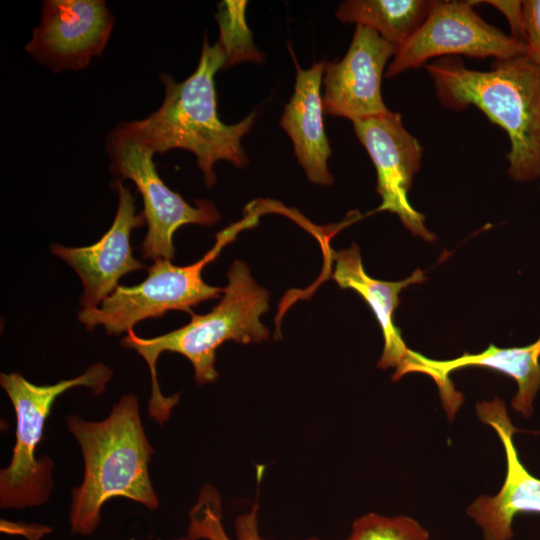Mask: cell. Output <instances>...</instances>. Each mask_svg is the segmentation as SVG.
Returning a JSON list of instances; mask_svg holds the SVG:
<instances>
[{"mask_svg": "<svg viewBox=\"0 0 540 540\" xmlns=\"http://www.w3.org/2000/svg\"><path fill=\"white\" fill-rule=\"evenodd\" d=\"M268 310V291L255 282L243 261L236 260L228 271L223 296L210 312L191 313V321L185 326L153 338H142L133 329L129 330L121 344L137 351L150 371L149 415L162 425L179 401V394L164 396L160 390L156 363L162 352L183 355L194 368L196 383H211L218 376L216 351L224 342L258 343L269 337L268 329L260 320Z\"/></svg>", "mask_w": 540, "mask_h": 540, "instance_id": "cell-4", "label": "cell"}, {"mask_svg": "<svg viewBox=\"0 0 540 540\" xmlns=\"http://www.w3.org/2000/svg\"><path fill=\"white\" fill-rule=\"evenodd\" d=\"M540 338L524 347L499 348L490 344L477 354L464 353L451 360H434L411 349L403 363L396 368L393 381L412 372L430 376L438 385L443 406L450 420L463 402L449 379V374L465 367H484L512 377L518 391L511 401L512 408L529 418L533 412V401L540 389Z\"/></svg>", "mask_w": 540, "mask_h": 540, "instance_id": "cell-14", "label": "cell"}, {"mask_svg": "<svg viewBox=\"0 0 540 540\" xmlns=\"http://www.w3.org/2000/svg\"><path fill=\"white\" fill-rule=\"evenodd\" d=\"M102 363L90 366L78 377L52 385H36L19 373H1L0 384L16 417L15 445L9 465L0 472V507L24 509L46 503L53 489L52 459L36 457L46 420L56 399L67 390L83 386L100 395L112 378Z\"/></svg>", "mask_w": 540, "mask_h": 540, "instance_id": "cell-5", "label": "cell"}, {"mask_svg": "<svg viewBox=\"0 0 540 540\" xmlns=\"http://www.w3.org/2000/svg\"><path fill=\"white\" fill-rule=\"evenodd\" d=\"M481 422L498 434L506 454L507 471L504 483L495 496L477 497L467 508V515L482 529L484 540H512L513 520L522 513L540 514V479L522 464L513 442L518 431L508 416L505 403L494 398L477 404Z\"/></svg>", "mask_w": 540, "mask_h": 540, "instance_id": "cell-12", "label": "cell"}, {"mask_svg": "<svg viewBox=\"0 0 540 540\" xmlns=\"http://www.w3.org/2000/svg\"><path fill=\"white\" fill-rule=\"evenodd\" d=\"M107 152L110 170L116 176L130 179L143 198L148 231L142 243L145 259H174L173 236L185 224L213 225L220 219L214 204L196 200V206L172 191L160 178L154 153L136 143L123 140L114 133L108 135Z\"/></svg>", "mask_w": 540, "mask_h": 540, "instance_id": "cell-8", "label": "cell"}, {"mask_svg": "<svg viewBox=\"0 0 540 540\" xmlns=\"http://www.w3.org/2000/svg\"><path fill=\"white\" fill-rule=\"evenodd\" d=\"M355 134L365 147L377 171V193L382 202L376 211H389L404 226L426 241L435 240L425 224V217L408 199L414 175L418 172L423 148L403 126L400 113H385L352 121Z\"/></svg>", "mask_w": 540, "mask_h": 540, "instance_id": "cell-9", "label": "cell"}, {"mask_svg": "<svg viewBox=\"0 0 540 540\" xmlns=\"http://www.w3.org/2000/svg\"><path fill=\"white\" fill-rule=\"evenodd\" d=\"M396 51L377 31L356 25L346 55L326 63L324 112L351 121L387 112L381 81L387 61Z\"/></svg>", "mask_w": 540, "mask_h": 540, "instance_id": "cell-11", "label": "cell"}, {"mask_svg": "<svg viewBox=\"0 0 540 540\" xmlns=\"http://www.w3.org/2000/svg\"><path fill=\"white\" fill-rule=\"evenodd\" d=\"M327 263L331 277L341 288L356 291L369 305L383 334L384 348L377 364L379 368H398L408 355L401 331L395 326L393 315L399 305L400 291L412 284L425 280L424 274L417 269L405 280L390 282L370 277L362 264L360 249L353 244L349 249L332 251L327 249Z\"/></svg>", "mask_w": 540, "mask_h": 540, "instance_id": "cell-16", "label": "cell"}, {"mask_svg": "<svg viewBox=\"0 0 540 540\" xmlns=\"http://www.w3.org/2000/svg\"><path fill=\"white\" fill-rule=\"evenodd\" d=\"M347 540H429V532L411 517L371 512L353 522Z\"/></svg>", "mask_w": 540, "mask_h": 540, "instance_id": "cell-20", "label": "cell"}, {"mask_svg": "<svg viewBox=\"0 0 540 540\" xmlns=\"http://www.w3.org/2000/svg\"><path fill=\"white\" fill-rule=\"evenodd\" d=\"M119 202L109 230L94 244L84 247L51 245V251L78 274L83 284V308L97 307L119 285L124 275L145 268L132 255L130 235L146 222L135 214L134 198L121 181L115 184Z\"/></svg>", "mask_w": 540, "mask_h": 540, "instance_id": "cell-13", "label": "cell"}, {"mask_svg": "<svg viewBox=\"0 0 540 540\" xmlns=\"http://www.w3.org/2000/svg\"><path fill=\"white\" fill-rule=\"evenodd\" d=\"M433 0H347L336 11L338 20L377 31L397 49L423 24Z\"/></svg>", "mask_w": 540, "mask_h": 540, "instance_id": "cell-17", "label": "cell"}, {"mask_svg": "<svg viewBox=\"0 0 540 540\" xmlns=\"http://www.w3.org/2000/svg\"><path fill=\"white\" fill-rule=\"evenodd\" d=\"M475 3H486L497 8L506 17L510 28L511 37L526 44V37L523 24L522 1L488 0L474 1Z\"/></svg>", "mask_w": 540, "mask_h": 540, "instance_id": "cell-22", "label": "cell"}, {"mask_svg": "<svg viewBox=\"0 0 540 540\" xmlns=\"http://www.w3.org/2000/svg\"><path fill=\"white\" fill-rule=\"evenodd\" d=\"M326 61L314 63L307 70L296 64L294 93L284 107L281 127L290 137L294 154L307 178L319 185H331L333 176L328 170L331 155L323 123V103L320 94Z\"/></svg>", "mask_w": 540, "mask_h": 540, "instance_id": "cell-15", "label": "cell"}, {"mask_svg": "<svg viewBox=\"0 0 540 540\" xmlns=\"http://www.w3.org/2000/svg\"><path fill=\"white\" fill-rule=\"evenodd\" d=\"M225 63L220 44L210 45L205 36L199 63L187 79L178 83L168 74L160 75L165 96L158 110L144 119L120 123L111 132L154 154L172 149L192 152L205 185L213 187L217 161H229L237 168L248 164L241 139L251 130L256 117L252 112L233 125L220 121L214 75Z\"/></svg>", "mask_w": 540, "mask_h": 540, "instance_id": "cell-1", "label": "cell"}, {"mask_svg": "<svg viewBox=\"0 0 540 540\" xmlns=\"http://www.w3.org/2000/svg\"><path fill=\"white\" fill-rule=\"evenodd\" d=\"M187 537L181 540H232L226 534L221 515V500L212 486L202 488L197 503L189 513ZM236 540H265L258 528V504L235 520ZM305 540H320L309 537Z\"/></svg>", "mask_w": 540, "mask_h": 540, "instance_id": "cell-18", "label": "cell"}, {"mask_svg": "<svg viewBox=\"0 0 540 540\" xmlns=\"http://www.w3.org/2000/svg\"><path fill=\"white\" fill-rule=\"evenodd\" d=\"M526 56L540 66V0L522 1Z\"/></svg>", "mask_w": 540, "mask_h": 540, "instance_id": "cell-21", "label": "cell"}, {"mask_svg": "<svg viewBox=\"0 0 540 540\" xmlns=\"http://www.w3.org/2000/svg\"><path fill=\"white\" fill-rule=\"evenodd\" d=\"M246 4V1H223L218 5L219 11L216 15L220 27L218 43L226 55L224 68L247 59L262 61V55L252 44L244 21Z\"/></svg>", "mask_w": 540, "mask_h": 540, "instance_id": "cell-19", "label": "cell"}, {"mask_svg": "<svg viewBox=\"0 0 540 540\" xmlns=\"http://www.w3.org/2000/svg\"><path fill=\"white\" fill-rule=\"evenodd\" d=\"M526 54V44L484 21L470 1H434L420 28L397 49L386 77L440 56L508 59Z\"/></svg>", "mask_w": 540, "mask_h": 540, "instance_id": "cell-7", "label": "cell"}, {"mask_svg": "<svg viewBox=\"0 0 540 540\" xmlns=\"http://www.w3.org/2000/svg\"><path fill=\"white\" fill-rule=\"evenodd\" d=\"M258 221L256 212L217 233L216 243L203 258L187 266H177L168 259H157L148 268L147 278L134 286H118L100 307L83 308L79 321L88 330L102 325L108 334L119 335L148 318H160L167 311L193 313L191 307L215 299L225 288L211 286L202 279L203 268L213 261L237 234Z\"/></svg>", "mask_w": 540, "mask_h": 540, "instance_id": "cell-6", "label": "cell"}, {"mask_svg": "<svg viewBox=\"0 0 540 540\" xmlns=\"http://www.w3.org/2000/svg\"><path fill=\"white\" fill-rule=\"evenodd\" d=\"M113 25L103 0H46L25 50L54 73L81 70L101 55Z\"/></svg>", "mask_w": 540, "mask_h": 540, "instance_id": "cell-10", "label": "cell"}, {"mask_svg": "<svg viewBox=\"0 0 540 540\" xmlns=\"http://www.w3.org/2000/svg\"><path fill=\"white\" fill-rule=\"evenodd\" d=\"M66 426L84 460L82 482L72 490L71 533L88 536L95 532L103 505L115 497L127 498L150 510L158 508L149 475L154 449L146 436L135 395L122 396L101 421H87L72 414L66 417Z\"/></svg>", "mask_w": 540, "mask_h": 540, "instance_id": "cell-2", "label": "cell"}, {"mask_svg": "<svg viewBox=\"0 0 540 540\" xmlns=\"http://www.w3.org/2000/svg\"><path fill=\"white\" fill-rule=\"evenodd\" d=\"M439 102L462 111L473 105L505 130L508 173L519 182L540 177V66L526 55L495 59L489 71L468 69L457 56L424 66Z\"/></svg>", "mask_w": 540, "mask_h": 540, "instance_id": "cell-3", "label": "cell"}]
</instances>
